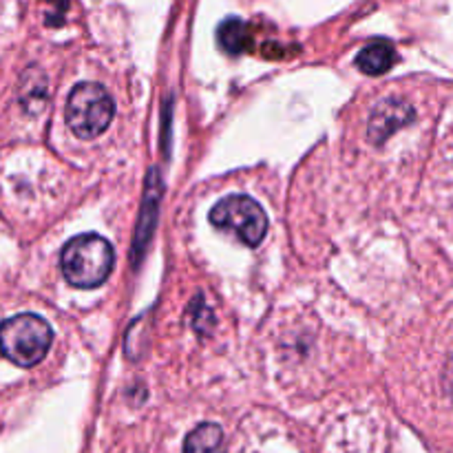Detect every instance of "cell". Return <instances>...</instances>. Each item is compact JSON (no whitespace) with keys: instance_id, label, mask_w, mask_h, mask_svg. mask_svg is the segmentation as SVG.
Returning a JSON list of instances; mask_svg holds the SVG:
<instances>
[{"instance_id":"obj_1","label":"cell","mask_w":453,"mask_h":453,"mask_svg":"<svg viewBox=\"0 0 453 453\" xmlns=\"http://www.w3.org/2000/svg\"><path fill=\"white\" fill-rule=\"evenodd\" d=\"M115 250L104 237L96 233H84L69 239L62 248L60 270L66 281L80 290H91L102 286L113 273Z\"/></svg>"},{"instance_id":"obj_2","label":"cell","mask_w":453,"mask_h":453,"mask_svg":"<svg viewBox=\"0 0 453 453\" xmlns=\"http://www.w3.org/2000/svg\"><path fill=\"white\" fill-rule=\"evenodd\" d=\"M53 330L38 314H16L0 323V352L18 367H34L47 357Z\"/></svg>"},{"instance_id":"obj_3","label":"cell","mask_w":453,"mask_h":453,"mask_svg":"<svg viewBox=\"0 0 453 453\" xmlns=\"http://www.w3.org/2000/svg\"><path fill=\"white\" fill-rule=\"evenodd\" d=\"M65 115L75 137L96 140L109 128L115 115V102L102 84L80 82L69 93Z\"/></svg>"},{"instance_id":"obj_4","label":"cell","mask_w":453,"mask_h":453,"mask_svg":"<svg viewBox=\"0 0 453 453\" xmlns=\"http://www.w3.org/2000/svg\"><path fill=\"white\" fill-rule=\"evenodd\" d=\"M211 224L250 248L259 246L268 233V217L264 208L248 195H228L217 202L211 211Z\"/></svg>"},{"instance_id":"obj_5","label":"cell","mask_w":453,"mask_h":453,"mask_svg":"<svg viewBox=\"0 0 453 453\" xmlns=\"http://www.w3.org/2000/svg\"><path fill=\"white\" fill-rule=\"evenodd\" d=\"M411 119H414V109L407 102L392 97V100H383L376 106L367 131H370L372 140L380 144V142H385V137H389L394 131L410 124Z\"/></svg>"},{"instance_id":"obj_6","label":"cell","mask_w":453,"mask_h":453,"mask_svg":"<svg viewBox=\"0 0 453 453\" xmlns=\"http://www.w3.org/2000/svg\"><path fill=\"white\" fill-rule=\"evenodd\" d=\"M398 60L396 49L388 40H374V42L365 44L361 53L357 56V66L367 75H383L388 73Z\"/></svg>"},{"instance_id":"obj_7","label":"cell","mask_w":453,"mask_h":453,"mask_svg":"<svg viewBox=\"0 0 453 453\" xmlns=\"http://www.w3.org/2000/svg\"><path fill=\"white\" fill-rule=\"evenodd\" d=\"M184 453H226L224 432L219 425L203 423L186 436Z\"/></svg>"},{"instance_id":"obj_8","label":"cell","mask_w":453,"mask_h":453,"mask_svg":"<svg viewBox=\"0 0 453 453\" xmlns=\"http://www.w3.org/2000/svg\"><path fill=\"white\" fill-rule=\"evenodd\" d=\"M217 40H219V47L224 51L239 56V53L248 51L252 47V31L239 18H228L217 29Z\"/></svg>"}]
</instances>
